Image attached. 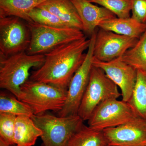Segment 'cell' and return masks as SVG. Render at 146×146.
<instances>
[{"instance_id": "obj_21", "label": "cell", "mask_w": 146, "mask_h": 146, "mask_svg": "<svg viewBox=\"0 0 146 146\" xmlns=\"http://www.w3.org/2000/svg\"><path fill=\"white\" fill-rule=\"evenodd\" d=\"M0 112H5L18 116H27L31 117L33 111L26 104L17 98L1 92L0 95Z\"/></svg>"}, {"instance_id": "obj_8", "label": "cell", "mask_w": 146, "mask_h": 146, "mask_svg": "<svg viewBox=\"0 0 146 146\" xmlns=\"http://www.w3.org/2000/svg\"><path fill=\"white\" fill-rule=\"evenodd\" d=\"M138 117L128 102L112 99L100 104L87 121L91 128L103 131L124 124Z\"/></svg>"}, {"instance_id": "obj_14", "label": "cell", "mask_w": 146, "mask_h": 146, "mask_svg": "<svg viewBox=\"0 0 146 146\" xmlns=\"http://www.w3.org/2000/svg\"><path fill=\"white\" fill-rule=\"evenodd\" d=\"M37 7L48 11L69 27L82 31V25L77 11L70 0H50Z\"/></svg>"}, {"instance_id": "obj_10", "label": "cell", "mask_w": 146, "mask_h": 146, "mask_svg": "<svg viewBox=\"0 0 146 146\" xmlns=\"http://www.w3.org/2000/svg\"><path fill=\"white\" fill-rule=\"evenodd\" d=\"M138 39L99 28L96 33L94 59L108 62L121 57L134 46Z\"/></svg>"}, {"instance_id": "obj_4", "label": "cell", "mask_w": 146, "mask_h": 146, "mask_svg": "<svg viewBox=\"0 0 146 146\" xmlns=\"http://www.w3.org/2000/svg\"><path fill=\"white\" fill-rule=\"evenodd\" d=\"M31 33V41L26 52L29 54H44L64 44L85 37L82 31L70 27L47 26L27 23Z\"/></svg>"}, {"instance_id": "obj_27", "label": "cell", "mask_w": 146, "mask_h": 146, "mask_svg": "<svg viewBox=\"0 0 146 146\" xmlns=\"http://www.w3.org/2000/svg\"><path fill=\"white\" fill-rule=\"evenodd\" d=\"M105 146H111V145H106Z\"/></svg>"}, {"instance_id": "obj_25", "label": "cell", "mask_w": 146, "mask_h": 146, "mask_svg": "<svg viewBox=\"0 0 146 146\" xmlns=\"http://www.w3.org/2000/svg\"><path fill=\"white\" fill-rule=\"evenodd\" d=\"M131 17L146 24V0H131Z\"/></svg>"}, {"instance_id": "obj_23", "label": "cell", "mask_w": 146, "mask_h": 146, "mask_svg": "<svg viewBox=\"0 0 146 146\" xmlns=\"http://www.w3.org/2000/svg\"><path fill=\"white\" fill-rule=\"evenodd\" d=\"M31 22L47 26L56 27H69L59 18L48 11L36 7L29 14Z\"/></svg>"}, {"instance_id": "obj_16", "label": "cell", "mask_w": 146, "mask_h": 146, "mask_svg": "<svg viewBox=\"0 0 146 146\" xmlns=\"http://www.w3.org/2000/svg\"><path fill=\"white\" fill-rule=\"evenodd\" d=\"M42 131L36 126L31 117H16L14 131V142L16 146L34 145L37 138L41 137Z\"/></svg>"}, {"instance_id": "obj_20", "label": "cell", "mask_w": 146, "mask_h": 146, "mask_svg": "<svg viewBox=\"0 0 146 146\" xmlns=\"http://www.w3.org/2000/svg\"><path fill=\"white\" fill-rule=\"evenodd\" d=\"M121 58L136 70L146 71V30L134 46L127 51Z\"/></svg>"}, {"instance_id": "obj_5", "label": "cell", "mask_w": 146, "mask_h": 146, "mask_svg": "<svg viewBox=\"0 0 146 146\" xmlns=\"http://www.w3.org/2000/svg\"><path fill=\"white\" fill-rule=\"evenodd\" d=\"M42 131V146H66L73 134L84 124L78 115L56 116L47 112L31 117Z\"/></svg>"}, {"instance_id": "obj_3", "label": "cell", "mask_w": 146, "mask_h": 146, "mask_svg": "<svg viewBox=\"0 0 146 146\" xmlns=\"http://www.w3.org/2000/svg\"><path fill=\"white\" fill-rule=\"evenodd\" d=\"M67 90L39 82L28 80L21 87L18 100L29 105L34 115L52 110L58 112L62 109Z\"/></svg>"}, {"instance_id": "obj_18", "label": "cell", "mask_w": 146, "mask_h": 146, "mask_svg": "<svg viewBox=\"0 0 146 146\" xmlns=\"http://www.w3.org/2000/svg\"><path fill=\"white\" fill-rule=\"evenodd\" d=\"M108 145L102 131L82 125L71 137L66 146H105Z\"/></svg>"}, {"instance_id": "obj_9", "label": "cell", "mask_w": 146, "mask_h": 146, "mask_svg": "<svg viewBox=\"0 0 146 146\" xmlns=\"http://www.w3.org/2000/svg\"><path fill=\"white\" fill-rule=\"evenodd\" d=\"M23 21L15 16L0 18V55L8 56L26 51L31 33Z\"/></svg>"}, {"instance_id": "obj_17", "label": "cell", "mask_w": 146, "mask_h": 146, "mask_svg": "<svg viewBox=\"0 0 146 146\" xmlns=\"http://www.w3.org/2000/svg\"><path fill=\"white\" fill-rule=\"evenodd\" d=\"M50 0H0V18L15 16L31 22L29 14L35 8Z\"/></svg>"}, {"instance_id": "obj_28", "label": "cell", "mask_w": 146, "mask_h": 146, "mask_svg": "<svg viewBox=\"0 0 146 146\" xmlns=\"http://www.w3.org/2000/svg\"><path fill=\"white\" fill-rule=\"evenodd\" d=\"M13 146H16V145H15V146L13 145Z\"/></svg>"}, {"instance_id": "obj_2", "label": "cell", "mask_w": 146, "mask_h": 146, "mask_svg": "<svg viewBox=\"0 0 146 146\" xmlns=\"http://www.w3.org/2000/svg\"><path fill=\"white\" fill-rule=\"evenodd\" d=\"M44 54H29L23 52L8 56L0 55V87L18 99L21 86L28 80L32 68H40Z\"/></svg>"}, {"instance_id": "obj_6", "label": "cell", "mask_w": 146, "mask_h": 146, "mask_svg": "<svg viewBox=\"0 0 146 146\" xmlns=\"http://www.w3.org/2000/svg\"><path fill=\"white\" fill-rule=\"evenodd\" d=\"M121 96L117 86L101 69L93 65L78 115L84 121H88L100 104L108 100L118 99Z\"/></svg>"}, {"instance_id": "obj_24", "label": "cell", "mask_w": 146, "mask_h": 146, "mask_svg": "<svg viewBox=\"0 0 146 146\" xmlns=\"http://www.w3.org/2000/svg\"><path fill=\"white\" fill-rule=\"evenodd\" d=\"M17 116L5 112H0V138L6 143L13 146L14 131Z\"/></svg>"}, {"instance_id": "obj_15", "label": "cell", "mask_w": 146, "mask_h": 146, "mask_svg": "<svg viewBox=\"0 0 146 146\" xmlns=\"http://www.w3.org/2000/svg\"><path fill=\"white\" fill-rule=\"evenodd\" d=\"M98 28L138 39L145 31L146 24L140 23L131 17L127 18L116 17L102 22Z\"/></svg>"}, {"instance_id": "obj_12", "label": "cell", "mask_w": 146, "mask_h": 146, "mask_svg": "<svg viewBox=\"0 0 146 146\" xmlns=\"http://www.w3.org/2000/svg\"><path fill=\"white\" fill-rule=\"evenodd\" d=\"M102 131L109 145L146 146V120L140 117Z\"/></svg>"}, {"instance_id": "obj_22", "label": "cell", "mask_w": 146, "mask_h": 146, "mask_svg": "<svg viewBox=\"0 0 146 146\" xmlns=\"http://www.w3.org/2000/svg\"><path fill=\"white\" fill-rule=\"evenodd\" d=\"M111 11L117 18L131 17V0H88Z\"/></svg>"}, {"instance_id": "obj_26", "label": "cell", "mask_w": 146, "mask_h": 146, "mask_svg": "<svg viewBox=\"0 0 146 146\" xmlns=\"http://www.w3.org/2000/svg\"><path fill=\"white\" fill-rule=\"evenodd\" d=\"M0 146H12L6 143L2 139L0 138Z\"/></svg>"}, {"instance_id": "obj_19", "label": "cell", "mask_w": 146, "mask_h": 146, "mask_svg": "<svg viewBox=\"0 0 146 146\" xmlns=\"http://www.w3.org/2000/svg\"><path fill=\"white\" fill-rule=\"evenodd\" d=\"M128 103L139 117L146 120V71L137 70L136 84Z\"/></svg>"}, {"instance_id": "obj_1", "label": "cell", "mask_w": 146, "mask_h": 146, "mask_svg": "<svg viewBox=\"0 0 146 146\" xmlns=\"http://www.w3.org/2000/svg\"><path fill=\"white\" fill-rule=\"evenodd\" d=\"M90 42V38L85 36L45 54L44 62L31 72L29 80L68 90L73 76L84 61Z\"/></svg>"}, {"instance_id": "obj_11", "label": "cell", "mask_w": 146, "mask_h": 146, "mask_svg": "<svg viewBox=\"0 0 146 146\" xmlns=\"http://www.w3.org/2000/svg\"><path fill=\"white\" fill-rule=\"evenodd\" d=\"M93 65L101 69L107 76L120 88L122 100H130L137 76V70L125 63L121 57L108 62L94 59Z\"/></svg>"}, {"instance_id": "obj_13", "label": "cell", "mask_w": 146, "mask_h": 146, "mask_svg": "<svg viewBox=\"0 0 146 146\" xmlns=\"http://www.w3.org/2000/svg\"><path fill=\"white\" fill-rule=\"evenodd\" d=\"M77 11L82 25V31L90 36L102 22L116 18L114 13L102 7L95 5L88 0H70Z\"/></svg>"}, {"instance_id": "obj_7", "label": "cell", "mask_w": 146, "mask_h": 146, "mask_svg": "<svg viewBox=\"0 0 146 146\" xmlns=\"http://www.w3.org/2000/svg\"><path fill=\"white\" fill-rule=\"evenodd\" d=\"M96 33L90 37V44L86 51L84 61L71 80L67 90L65 104L62 109L57 113L58 116L59 117L78 115L82 100L89 83L93 66Z\"/></svg>"}]
</instances>
